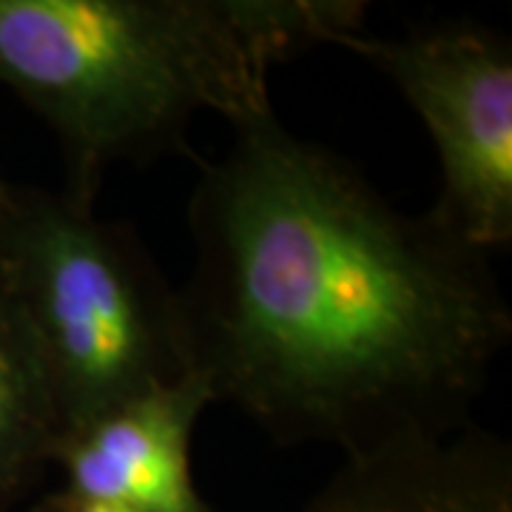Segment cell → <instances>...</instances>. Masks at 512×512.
<instances>
[{
    "instance_id": "obj_8",
    "label": "cell",
    "mask_w": 512,
    "mask_h": 512,
    "mask_svg": "<svg viewBox=\"0 0 512 512\" xmlns=\"http://www.w3.org/2000/svg\"><path fill=\"white\" fill-rule=\"evenodd\" d=\"M35 512H128L123 507H114V504H100V501H72V498H63V495H46Z\"/></svg>"
},
{
    "instance_id": "obj_7",
    "label": "cell",
    "mask_w": 512,
    "mask_h": 512,
    "mask_svg": "<svg viewBox=\"0 0 512 512\" xmlns=\"http://www.w3.org/2000/svg\"><path fill=\"white\" fill-rule=\"evenodd\" d=\"M55 396L29 325L0 285V512L18 507L52 467Z\"/></svg>"
},
{
    "instance_id": "obj_3",
    "label": "cell",
    "mask_w": 512,
    "mask_h": 512,
    "mask_svg": "<svg viewBox=\"0 0 512 512\" xmlns=\"http://www.w3.org/2000/svg\"><path fill=\"white\" fill-rule=\"evenodd\" d=\"M0 285L35 339L60 436L191 373L183 293L140 234L92 202L12 185Z\"/></svg>"
},
{
    "instance_id": "obj_2",
    "label": "cell",
    "mask_w": 512,
    "mask_h": 512,
    "mask_svg": "<svg viewBox=\"0 0 512 512\" xmlns=\"http://www.w3.org/2000/svg\"><path fill=\"white\" fill-rule=\"evenodd\" d=\"M274 63L248 0H0V86L55 134L63 194L92 205L111 165L191 154L197 114H271Z\"/></svg>"
},
{
    "instance_id": "obj_6",
    "label": "cell",
    "mask_w": 512,
    "mask_h": 512,
    "mask_svg": "<svg viewBox=\"0 0 512 512\" xmlns=\"http://www.w3.org/2000/svg\"><path fill=\"white\" fill-rule=\"evenodd\" d=\"M302 512H512V447L470 424L353 453Z\"/></svg>"
},
{
    "instance_id": "obj_1",
    "label": "cell",
    "mask_w": 512,
    "mask_h": 512,
    "mask_svg": "<svg viewBox=\"0 0 512 512\" xmlns=\"http://www.w3.org/2000/svg\"><path fill=\"white\" fill-rule=\"evenodd\" d=\"M191 373L279 444L342 456L473 424L512 311L490 256L279 123L200 160Z\"/></svg>"
},
{
    "instance_id": "obj_5",
    "label": "cell",
    "mask_w": 512,
    "mask_h": 512,
    "mask_svg": "<svg viewBox=\"0 0 512 512\" xmlns=\"http://www.w3.org/2000/svg\"><path fill=\"white\" fill-rule=\"evenodd\" d=\"M208 404L211 390L188 373L60 436L57 495L128 512H214L191 470V436Z\"/></svg>"
},
{
    "instance_id": "obj_4",
    "label": "cell",
    "mask_w": 512,
    "mask_h": 512,
    "mask_svg": "<svg viewBox=\"0 0 512 512\" xmlns=\"http://www.w3.org/2000/svg\"><path fill=\"white\" fill-rule=\"evenodd\" d=\"M367 60L419 114L439 154L430 214L493 259L512 245V49L481 23L373 32L342 46Z\"/></svg>"
},
{
    "instance_id": "obj_9",
    "label": "cell",
    "mask_w": 512,
    "mask_h": 512,
    "mask_svg": "<svg viewBox=\"0 0 512 512\" xmlns=\"http://www.w3.org/2000/svg\"><path fill=\"white\" fill-rule=\"evenodd\" d=\"M9 194H12V183H6V180H3V174H0V225H3L6 205H9Z\"/></svg>"
}]
</instances>
